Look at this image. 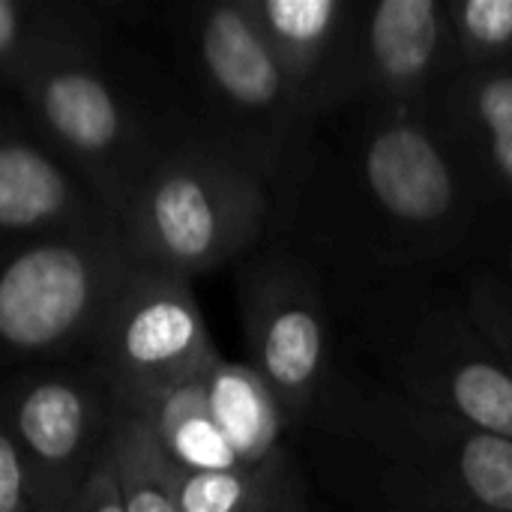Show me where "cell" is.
I'll return each instance as SVG.
<instances>
[{
	"instance_id": "7402d4cb",
	"label": "cell",
	"mask_w": 512,
	"mask_h": 512,
	"mask_svg": "<svg viewBox=\"0 0 512 512\" xmlns=\"http://www.w3.org/2000/svg\"><path fill=\"white\" fill-rule=\"evenodd\" d=\"M0 512H39L30 468L0 420Z\"/></svg>"
},
{
	"instance_id": "8992f818",
	"label": "cell",
	"mask_w": 512,
	"mask_h": 512,
	"mask_svg": "<svg viewBox=\"0 0 512 512\" xmlns=\"http://www.w3.org/2000/svg\"><path fill=\"white\" fill-rule=\"evenodd\" d=\"M219 360L192 279L132 261L87 363L120 405H135L201 381Z\"/></svg>"
},
{
	"instance_id": "ba28073f",
	"label": "cell",
	"mask_w": 512,
	"mask_h": 512,
	"mask_svg": "<svg viewBox=\"0 0 512 512\" xmlns=\"http://www.w3.org/2000/svg\"><path fill=\"white\" fill-rule=\"evenodd\" d=\"M249 366L276 396L288 429L321 417L330 390V315L318 273L291 252L255 255L240 276Z\"/></svg>"
},
{
	"instance_id": "2e32d148",
	"label": "cell",
	"mask_w": 512,
	"mask_h": 512,
	"mask_svg": "<svg viewBox=\"0 0 512 512\" xmlns=\"http://www.w3.org/2000/svg\"><path fill=\"white\" fill-rule=\"evenodd\" d=\"M207 402L240 468H261L285 456V414L249 363L219 360L207 378Z\"/></svg>"
},
{
	"instance_id": "5b68a950",
	"label": "cell",
	"mask_w": 512,
	"mask_h": 512,
	"mask_svg": "<svg viewBox=\"0 0 512 512\" xmlns=\"http://www.w3.org/2000/svg\"><path fill=\"white\" fill-rule=\"evenodd\" d=\"M360 435L384 465L387 492L411 512H512V441L471 429L405 393L366 399Z\"/></svg>"
},
{
	"instance_id": "d6986e66",
	"label": "cell",
	"mask_w": 512,
	"mask_h": 512,
	"mask_svg": "<svg viewBox=\"0 0 512 512\" xmlns=\"http://www.w3.org/2000/svg\"><path fill=\"white\" fill-rule=\"evenodd\" d=\"M294 474L288 453L261 468L180 471L171 465L177 512H261Z\"/></svg>"
},
{
	"instance_id": "4fadbf2b",
	"label": "cell",
	"mask_w": 512,
	"mask_h": 512,
	"mask_svg": "<svg viewBox=\"0 0 512 512\" xmlns=\"http://www.w3.org/2000/svg\"><path fill=\"white\" fill-rule=\"evenodd\" d=\"M429 117L465 183L512 204V60L456 66L432 96Z\"/></svg>"
},
{
	"instance_id": "52a82bcc",
	"label": "cell",
	"mask_w": 512,
	"mask_h": 512,
	"mask_svg": "<svg viewBox=\"0 0 512 512\" xmlns=\"http://www.w3.org/2000/svg\"><path fill=\"white\" fill-rule=\"evenodd\" d=\"M120 402L90 363L33 366L0 378V420L15 438L36 510L60 512L105 459Z\"/></svg>"
},
{
	"instance_id": "9a60e30c",
	"label": "cell",
	"mask_w": 512,
	"mask_h": 512,
	"mask_svg": "<svg viewBox=\"0 0 512 512\" xmlns=\"http://www.w3.org/2000/svg\"><path fill=\"white\" fill-rule=\"evenodd\" d=\"M123 6L90 0H0V90L105 45Z\"/></svg>"
},
{
	"instance_id": "ffe728a7",
	"label": "cell",
	"mask_w": 512,
	"mask_h": 512,
	"mask_svg": "<svg viewBox=\"0 0 512 512\" xmlns=\"http://www.w3.org/2000/svg\"><path fill=\"white\" fill-rule=\"evenodd\" d=\"M447 24L456 66L512 60V0H450Z\"/></svg>"
},
{
	"instance_id": "7a4b0ae2",
	"label": "cell",
	"mask_w": 512,
	"mask_h": 512,
	"mask_svg": "<svg viewBox=\"0 0 512 512\" xmlns=\"http://www.w3.org/2000/svg\"><path fill=\"white\" fill-rule=\"evenodd\" d=\"M6 96L87 183L111 225L141 171L195 120L180 84L120 57L114 36L33 72Z\"/></svg>"
},
{
	"instance_id": "30bf717a",
	"label": "cell",
	"mask_w": 512,
	"mask_h": 512,
	"mask_svg": "<svg viewBox=\"0 0 512 512\" xmlns=\"http://www.w3.org/2000/svg\"><path fill=\"white\" fill-rule=\"evenodd\" d=\"M453 69L447 3H357L345 60V105L426 108Z\"/></svg>"
},
{
	"instance_id": "6da1fadb",
	"label": "cell",
	"mask_w": 512,
	"mask_h": 512,
	"mask_svg": "<svg viewBox=\"0 0 512 512\" xmlns=\"http://www.w3.org/2000/svg\"><path fill=\"white\" fill-rule=\"evenodd\" d=\"M192 117L270 186L285 216L309 174L315 117L285 78L243 0L177 6L168 21Z\"/></svg>"
},
{
	"instance_id": "e0dca14e",
	"label": "cell",
	"mask_w": 512,
	"mask_h": 512,
	"mask_svg": "<svg viewBox=\"0 0 512 512\" xmlns=\"http://www.w3.org/2000/svg\"><path fill=\"white\" fill-rule=\"evenodd\" d=\"M207 378V375H204ZM201 381L150 396L135 405H120L141 417L162 456L180 471H231L240 468L231 444L213 420L207 387Z\"/></svg>"
},
{
	"instance_id": "8fae6325",
	"label": "cell",
	"mask_w": 512,
	"mask_h": 512,
	"mask_svg": "<svg viewBox=\"0 0 512 512\" xmlns=\"http://www.w3.org/2000/svg\"><path fill=\"white\" fill-rule=\"evenodd\" d=\"M399 378L408 399L512 441V375L465 312L429 315L399 357Z\"/></svg>"
},
{
	"instance_id": "277c9868",
	"label": "cell",
	"mask_w": 512,
	"mask_h": 512,
	"mask_svg": "<svg viewBox=\"0 0 512 512\" xmlns=\"http://www.w3.org/2000/svg\"><path fill=\"white\" fill-rule=\"evenodd\" d=\"M129 264L114 228L0 252V378L33 366L87 363Z\"/></svg>"
},
{
	"instance_id": "3957f363",
	"label": "cell",
	"mask_w": 512,
	"mask_h": 512,
	"mask_svg": "<svg viewBox=\"0 0 512 512\" xmlns=\"http://www.w3.org/2000/svg\"><path fill=\"white\" fill-rule=\"evenodd\" d=\"M273 219L264 177L192 120L132 183L114 231L135 264L195 282L243 261Z\"/></svg>"
},
{
	"instance_id": "d4e9b609",
	"label": "cell",
	"mask_w": 512,
	"mask_h": 512,
	"mask_svg": "<svg viewBox=\"0 0 512 512\" xmlns=\"http://www.w3.org/2000/svg\"><path fill=\"white\" fill-rule=\"evenodd\" d=\"M510 273H512V246H510Z\"/></svg>"
},
{
	"instance_id": "7c38bea8",
	"label": "cell",
	"mask_w": 512,
	"mask_h": 512,
	"mask_svg": "<svg viewBox=\"0 0 512 512\" xmlns=\"http://www.w3.org/2000/svg\"><path fill=\"white\" fill-rule=\"evenodd\" d=\"M93 228L114 225L87 183L0 90V252Z\"/></svg>"
},
{
	"instance_id": "9c48e42d",
	"label": "cell",
	"mask_w": 512,
	"mask_h": 512,
	"mask_svg": "<svg viewBox=\"0 0 512 512\" xmlns=\"http://www.w3.org/2000/svg\"><path fill=\"white\" fill-rule=\"evenodd\" d=\"M360 177L381 222L411 252H447L468 228V192L429 105L369 108Z\"/></svg>"
},
{
	"instance_id": "44dd1931",
	"label": "cell",
	"mask_w": 512,
	"mask_h": 512,
	"mask_svg": "<svg viewBox=\"0 0 512 512\" xmlns=\"http://www.w3.org/2000/svg\"><path fill=\"white\" fill-rule=\"evenodd\" d=\"M465 318L512 375V279L474 273L468 282Z\"/></svg>"
},
{
	"instance_id": "ac0fdd59",
	"label": "cell",
	"mask_w": 512,
	"mask_h": 512,
	"mask_svg": "<svg viewBox=\"0 0 512 512\" xmlns=\"http://www.w3.org/2000/svg\"><path fill=\"white\" fill-rule=\"evenodd\" d=\"M108 459L123 512H177L171 462L162 456L141 417L126 408L117 414Z\"/></svg>"
},
{
	"instance_id": "603a6c76",
	"label": "cell",
	"mask_w": 512,
	"mask_h": 512,
	"mask_svg": "<svg viewBox=\"0 0 512 512\" xmlns=\"http://www.w3.org/2000/svg\"><path fill=\"white\" fill-rule=\"evenodd\" d=\"M60 512H123L108 453L96 465V471L84 480V486L72 495V501Z\"/></svg>"
},
{
	"instance_id": "cb8c5ba5",
	"label": "cell",
	"mask_w": 512,
	"mask_h": 512,
	"mask_svg": "<svg viewBox=\"0 0 512 512\" xmlns=\"http://www.w3.org/2000/svg\"><path fill=\"white\" fill-rule=\"evenodd\" d=\"M261 512H312L309 510V501H306V489H303L300 474H294V477L279 489V495H276Z\"/></svg>"
},
{
	"instance_id": "5bb4252c",
	"label": "cell",
	"mask_w": 512,
	"mask_h": 512,
	"mask_svg": "<svg viewBox=\"0 0 512 512\" xmlns=\"http://www.w3.org/2000/svg\"><path fill=\"white\" fill-rule=\"evenodd\" d=\"M252 24L315 120L345 105V60L357 3L243 0Z\"/></svg>"
}]
</instances>
